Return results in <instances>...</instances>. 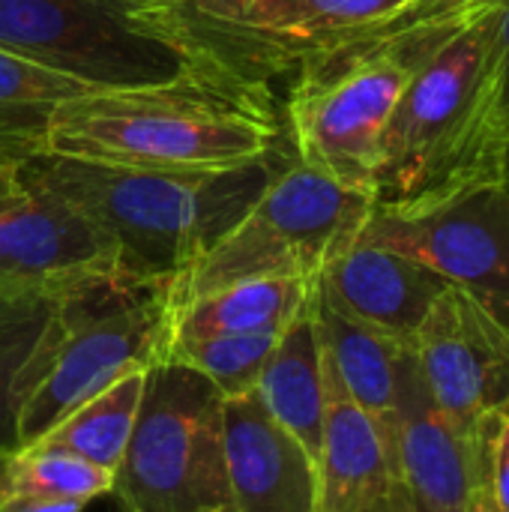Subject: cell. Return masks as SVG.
Returning a JSON list of instances; mask_svg holds the SVG:
<instances>
[{"label":"cell","mask_w":509,"mask_h":512,"mask_svg":"<svg viewBox=\"0 0 509 512\" xmlns=\"http://www.w3.org/2000/svg\"><path fill=\"white\" fill-rule=\"evenodd\" d=\"M291 162L285 132L264 156L225 171L117 168L42 150L15 159V171L93 222L129 279L180 282Z\"/></svg>","instance_id":"obj_1"},{"label":"cell","mask_w":509,"mask_h":512,"mask_svg":"<svg viewBox=\"0 0 509 512\" xmlns=\"http://www.w3.org/2000/svg\"><path fill=\"white\" fill-rule=\"evenodd\" d=\"M504 150L498 6H489L438 48L399 96L381 135L375 210L420 213L504 183Z\"/></svg>","instance_id":"obj_2"},{"label":"cell","mask_w":509,"mask_h":512,"mask_svg":"<svg viewBox=\"0 0 509 512\" xmlns=\"http://www.w3.org/2000/svg\"><path fill=\"white\" fill-rule=\"evenodd\" d=\"M486 0H414L408 9L300 57L288 138L303 165L369 192L387 120L420 66L474 21Z\"/></svg>","instance_id":"obj_3"},{"label":"cell","mask_w":509,"mask_h":512,"mask_svg":"<svg viewBox=\"0 0 509 512\" xmlns=\"http://www.w3.org/2000/svg\"><path fill=\"white\" fill-rule=\"evenodd\" d=\"M285 132L264 90L222 81L93 90L51 108L42 153L156 171H225Z\"/></svg>","instance_id":"obj_4"},{"label":"cell","mask_w":509,"mask_h":512,"mask_svg":"<svg viewBox=\"0 0 509 512\" xmlns=\"http://www.w3.org/2000/svg\"><path fill=\"white\" fill-rule=\"evenodd\" d=\"M0 48L93 90L183 81L255 87L168 0H0Z\"/></svg>","instance_id":"obj_5"},{"label":"cell","mask_w":509,"mask_h":512,"mask_svg":"<svg viewBox=\"0 0 509 512\" xmlns=\"http://www.w3.org/2000/svg\"><path fill=\"white\" fill-rule=\"evenodd\" d=\"M177 282L102 276L69 288L21 381L15 450L36 444L114 381L168 357Z\"/></svg>","instance_id":"obj_6"},{"label":"cell","mask_w":509,"mask_h":512,"mask_svg":"<svg viewBox=\"0 0 509 512\" xmlns=\"http://www.w3.org/2000/svg\"><path fill=\"white\" fill-rule=\"evenodd\" d=\"M372 210L369 192L297 159L177 282V306L246 279L315 282L333 258L360 240Z\"/></svg>","instance_id":"obj_7"},{"label":"cell","mask_w":509,"mask_h":512,"mask_svg":"<svg viewBox=\"0 0 509 512\" xmlns=\"http://www.w3.org/2000/svg\"><path fill=\"white\" fill-rule=\"evenodd\" d=\"M225 396L195 369H147L132 438L111 492L126 512H237L222 432Z\"/></svg>","instance_id":"obj_8"},{"label":"cell","mask_w":509,"mask_h":512,"mask_svg":"<svg viewBox=\"0 0 509 512\" xmlns=\"http://www.w3.org/2000/svg\"><path fill=\"white\" fill-rule=\"evenodd\" d=\"M360 243L399 252L471 294L509 330V186L489 183L420 213L372 210Z\"/></svg>","instance_id":"obj_9"},{"label":"cell","mask_w":509,"mask_h":512,"mask_svg":"<svg viewBox=\"0 0 509 512\" xmlns=\"http://www.w3.org/2000/svg\"><path fill=\"white\" fill-rule=\"evenodd\" d=\"M432 402L462 429L509 402V330L450 285L411 339Z\"/></svg>","instance_id":"obj_10"},{"label":"cell","mask_w":509,"mask_h":512,"mask_svg":"<svg viewBox=\"0 0 509 512\" xmlns=\"http://www.w3.org/2000/svg\"><path fill=\"white\" fill-rule=\"evenodd\" d=\"M117 273L114 243L57 195L21 183L0 201V291L63 294Z\"/></svg>","instance_id":"obj_11"},{"label":"cell","mask_w":509,"mask_h":512,"mask_svg":"<svg viewBox=\"0 0 509 512\" xmlns=\"http://www.w3.org/2000/svg\"><path fill=\"white\" fill-rule=\"evenodd\" d=\"M399 480L426 512H465L477 474V438L453 423L429 396L417 357H411L393 414L387 417Z\"/></svg>","instance_id":"obj_12"},{"label":"cell","mask_w":509,"mask_h":512,"mask_svg":"<svg viewBox=\"0 0 509 512\" xmlns=\"http://www.w3.org/2000/svg\"><path fill=\"white\" fill-rule=\"evenodd\" d=\"M222 432L237 512H321L318 462L255 393L225 399Z\"/></svg>","instance_id":"obj_13"},{"label":"cell","mask_w":509,"mask_h":512,"mask_svg":"<svg viewBox=\"0 0 509 512\" xmlns=\"http://www.w3.org/2000/svg\"><path fill=\"white\" fill-rule=\"evenodd\" d=\"M450 288L435 270L369 243H354L315 279V291L342 315L411 342L435 300Z\"/></svg>","instance_id":"obj_14"},{"label":"cell","mask_w":509,"mask_h":512,"mask_svg":"<svg viewBox=\"0 0 509 512\" xmlns=\"http://www.w3.org/2000/svg\"><path fill=\"white\" fill-rule=\"evenodd\" d=\"M324 363V432L318 453V510L363 512L399 480L387 420L360 408Z\"/></svg>","instance_id":"obj_15"},{"label":"cell","mask_w":509,"mask_h":512,"mask_svg":"<svg viewBox=\"0 0 509 512\" xmlns=\"http://www.w3.org/2000/svg\"><path fill=\"white\" fill-rule=\"evenodd\" d=\"M312 318L321 351L351 399L378 420H387L393 414L402 375L414 357L411 342H399L342 315L318 291H312Z\"/></svg>","instance_id":"obj_16"},{"label":"cell","mask_w":509,"mask_h":512,"mask_svg":"<svg viewBox=\"0 0 509 512\" xmlns=\"http://www.w3.org/2000/svg\"><path fill=\"white\" fill-rule=\"evenodd\" d=\"M252 393L318 462L324 432V363L312 318V297L309 306L279 333Z\"/></svg>","instance_id":"obj_17"},{"label":"cell","mask_w":509,"mask_h":512,"mask_svg":"<svg viewBox=\"0 0 509 512\" xmlns=\"http://www.w3.org/2000/svg\"><path fill=\"white\" fill-rule=\"evenodd\" d=\"M414 0H255L240 24L237 42H258L264 57L279 51V66L312 48L372 27Z\"/></svg>","instance_id":"obj_18"},{"label":"cell","mask_w":509,"mask_h":512,"mask_svg":"<svg viewBox=\"0 0 509 512\" xmlns=\"http://www.w3.org/2000/svg\"><path fill=\"white\" fill-rule=\"evenodd\" d=\"M306 279H246L177 306L174 339L225 333H282L312 297Z\"/></svg>","instance_id":"obj_19"},{"label":"cell","mask_w":509,"mask_h":512,"mask_svg":"<svg viewBox=\"0 0 509 512\" xmlns=\"http://www.w3.org/2000/svg\"><path fill=\"white\" fill-rule=\"evenodd\" d=\"M144 372H132L84 405H78L72 414H66L57 426H51L36 444V450H63L72 456H81L105 471H117L126 444L135 429L141 393H144ZM24 450V447H21Z\"/></svg>","instance_id":"obj_20"},{"label":"cell","mask_w":509,"mask_h":512,"mask_svg":"<svg viewBox=\"0 0 509 512\" xmlns=\"http://www.w3.org/2000/svg\"><path fill=\"white\" fill-rule=\"evenodd\" d=\"M84 93L93 87L0 48V159L36 153L51 108Z\"/></svg>","instance_id":"obj_21"},{"label":"cell","mask_w":509,"mask_h":512,"mask_svg":"<svg viewBox=\"0 0 509 512\" xmlns=\"http://www.w3.org/2000/svg\"><path fill=\"white\" fill-rule=\"evenodd\" d=\"M63 294L0 291V456L15 453L24 366L42 342Z\"/></svg>","instance_id":"obj_22"},{"label":"cell","mask_w":509,"mask_h":512,"mask_svg":"<svg viewBox=\"0 0 509 512\" xmlns=\"http://www.w3.org/2000/svg\"><path fill=\"white\" fill-rule=\"evenodd\" d=\"M114 474L63 450L24 447L6 456L0 471V501L18 498H81L108 495Z\"/></svg>","instance_id":"obj_23"},{"label":"cell","mask_w":509,"mask_h":512,"mask_svg":"<svg viewBox=\"0 0 509 512\" xmlns=\"http://www.w3.org/2000/svg\"><path fill=\"white\" fill-rule=\"evenodd\" d=\"M279 333H225L198 339H171L168 357L201 372L225 399L252 393L276 348Z\"/></svg>","instance_id":"obj_24"},{"label":"cell","mask_w":509,"mask_h":512,"mask_svg":"<svg viewBox=\"0 0 509 512\" xmlns=\"http://www.w3.org/2000/svg\"><path fill=\"white\" fill-rule=\"evenodd\" d=\"M477 474L480 489L498 512H509V402L486 414L477 429Z\"/></svg>","instance_id":"obj_25"},{"label":"cell","mask_w":509,"mask_h":512,"mask_svg":"<svg viewBox=\"0 0 509 512\" xmlns=\"http://www.w3.org/2000/svg\"><path fill=\"white\" fill-rule=\"evenodd\" d=\"M252 3L255 0H189L183 9L192 21L198 18V21H210L207 27H225L231 33L228 39L234 45H240L237 33H240V24H243Z\"/></svg>","instance_id":"obj_26"},{"label":"cell","mask_w":509,"mask_h":512,"mask_svg":"<svg viewBox=\"0 0 509 512\" xmlns=\"http://www.w3.org/2000/svg\"><path fill=\"white\" fill-rule=\"evenodd\" d=\"M87 504L81 498H18L0 501V512H84Z\"/></svg>","instance_id":"obj_27"},{"label":"cell","mask_w":509,"mask_h":512,"mask_svg":"<svg viewBox=\"0 0 509 512\" xmlns=\"http://www.w3.org/2000/svg\"><path fill=\"white\" fill-rule=\"evenodd\" d=\"M363 512H426V510L417 504V498L408 492V486H405V483H396L390 492H384L378 501H372V504H369Z\"/></svg>","instance_id":"obj_28"},{"label":"cell","mask_w":509,"mask_h":512,"mask_svg":"<svg viewBox=\"0 0 509 512\" xmlns=\"http://www.w3.org/2000/svg\"><path fill=\"white\" fill-rule=\"evenodd\" d=\"M498 48H501V81H504V108L509 120V3L498 6Z\"/></svg>","instance_id":"obj_29"},{"label":"cell","mask_w":509,"mask_h":512,"mask_svg":"<svg viewBox=\"0 0 509 512\" xmlns=\"http://www.w3.org/2000/svg\"><path fill=\"white\" fill-rule=\"evenodd\" d=\"M18 171H15V162L12 159H0V201L9 198L12 192H18Z\"/></svg>","instance_id":"obj_30"},{"label":"cell","mask_w":509,"mask_h":512,"mask_svg":"<svg viewBox=\"0 0 509 512\" xmlns=\"http://www.w3.org/2000/svg\"><path fill=\"white\" fill-rule=\"evenodd\" d=\"M465 512H498V510H495V504L489 501V495L477 486V489H474V495H471V504H468V510Z\"/></svg>","instance_id":"obj_31"},{"label":"cell","mask_w":509,"mask_h":512,"mask_svg":"<svg viewBox=\"0 0 509 512\" xmlns=\"http://www.w3.org/2000/svg\"><path fill=\"white\" fill-rule=\"evenodd\" d=\"M504 183L509 186V120H507V150H504Z\"/></svg>","instance_id":"obj_32"},{"label":"cell","mask_w":509,"mask_h":512,"mask_svg":"<svg viewBox=\"0 0 509 512\" xmlns=\"http://www.w3.org/2000/svg\"><path fill=\"white\" fill-rule=\"evenodd\" d=\"M486 3H492V6H507L509 0H486Z\"/></svg>","instance_id":"obj_33"},{"label":"cell","mask_w":509,"mask_h":512,"mask_svg":"<svg viewBox=\"0 0 509 512\" xmlns=\"http://www.w3.org/2000/svg\"><path fill=\"white\" fill-rule=\"evenodd\" d=\"M168 3H177V6H186L189 0H168Z\"/></svg>","instance_id":"obj_34"},{"label":"cell","mask_w":509,"mask_h":512,"mask_svg":"<svg viewBox=\"0 0 509 512\" xmlns=\"http://www.w3.org/2000/svg\"><path fill=\"white\" fill-rule=\"evenodd\" d=\"M3 462H6V456H0V471H3Z\"/></svg>","instance_id":"obj_35"}]
</instances>
